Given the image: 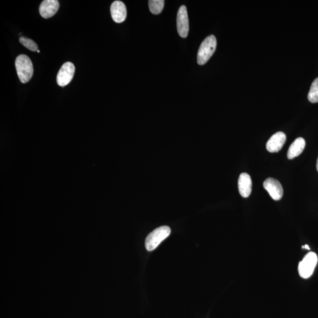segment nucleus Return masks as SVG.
<instances>
[{
    "label": "nucleus",
    "instance_id": "dca6fc26",
    "mask_svg": "<svg viewBox=\"0 0 318 318\" xmlns=\"http://www.w3.org/2000/svg\"><path fill=\"white\" fill-rule=\"evenodd\" d=\"M302 248H305L306 249V250H309L310 248L309 247V246L308 245V244H305V246H302Z\"/></svg>",
    "mask_w": 318,
    "mask_h": 318
},
{
    "label": "nucleus",
    "instance_id": "9b49d317",
    "mask_svg": "<svg viewBox=\"0 0 318 318\" xmlns=\"http://www.w3.org/2000/svg\"><path fill=\"white\" fill-rule=\"evenodd\" d=\"M251 178L246 173H242L238 179V188L240 194L243 197H248L252 192Z\"/></svg>",
    "mask_w": 318,
    "mask_h": 318
},
{
    "label": "nucleus",
    "instance_id": "9d476101",
    "mask_svg": "<svg viewBox=\"0 0 318 318\" xmlns=\"http://www.w3.org/2000/svg\"><path fill=\"white\" fill-rule=\"evenodd\" d=\"M111 15L113 20L117 23H123L127 17V9L124 4L120 1L112 3L111 7Z\"/></svg>",
    "mask_w": 318,
    "mask_h": 318
},
{
    "label": "nucleus",
    "instance_id": "423d86ee",
    "mask_svg": "<svg viewBox=\"0 0 318 318\" xmlns=\"http://www.w3.org/2000/svg\"><path fill=\"white\" fill-rule=\"evenodd\" d=\"M177 29L179 36L186 38L188 35L189 23L187 9L182 6L179 9L177 15Z\"/></svg>",
    "mask_w": 318,
    "mask_h": 318
},
{
    "label": "nucleus",
    "instance_id": "39448f33",
    "mask_svg": "<svg viewBox=\"0 0 318 318\" xmlns=\"http://www.w3.org/2000/svg\"><path fill=\"white\" fill-rule=\"evenodd\" d=\"M75 67L71 62L64 63L58 73L57 82L61 87H64L70 83L74 76Z\"/></svg>",
    "mask_w": 318,
    "mask_h": 318
},
{
    "label": "nucleus",
    "instance_id": "f03ea898",
    "mask_svg": "<svg viewBox=\"0 0 318 318\" xmlns=\"http://www.w3.org/2000/svg\"><path fill=\"white\" fill-rule=\"evenodd\" d=\"M217 41L215 36L210 35L208 36L201 44L197 53V63L199 65L206 64L213 56L217 49Z\"/></svg>",
    "mask_w": 318,
    "mask_h": 318
},
{
    "label": "nucleus",
    "instance_id": "ddd939ff",
    "mask_svg": "<svg viewBox=\"0 0 318 318\" xmlns=\"http://www.w3.org/2000/svg\"><path fill=\"white\" fill-rule=\"evenodd\" d=\"M164 5V1L163 0H150L149 2L150 11L155 15L162 12Z\"/></svg>",
    "mask_w": 318,
    "mask_h": 318
},
{
    "label": "nucleus",
    "instance_id": "2eb2a0df",
    "mask_svg": "<svg viewBox=\"0 0 318 318\" xmlns=\"http://www.w3.org/2000/svg\"><path fill=\"white\" fill-rule=\"evenodd\" d=\"M20 42L27 49L32 51V52H38V46L37 44L31 39L25 38V37H21L20 38Z\"/></svg>",
    "mask_w": 318,
    "mask_h": 318
},
{
    "label": "nucleus",
    "instance_id": "20e7f679",
    "mask_svg": "<svg viewBox=\"0 0 318 318\" xmlns=\"http://www.w3.org/2000/svg\"><path fill=\"white\" fill-rule=\"evenodd\" d=\"M317 263V257L315 253L310 252L305 255L303 260L299 262L298 271L302 278L307 279L311 276Z\"/></svg>",
    "mask_w": 318,
    "mask_h": 318
},
{
    "label": "nucleus",
    "instance_id": "0eeeda50",
    "mask_svg": "<svg viewBox=\"0 0 318 318\" xmlns=\"http://www.w3.org/2000/svg\"><path fill=\"white\" fill-rule=\"evenodd\" d=\"M264 187L273 200H279L282 199L283 188L276 179L270 178L266 179L264 182Z\"/></svg>",
    "mask_w": 318,
    "mask_h": 318
},
{
    "label": "nucleus",
    "instance_id": "4468645a",
    "mask_svg": "<svg viewBox=\"0 0 318 318\" xmlns=\"http://www.w3.org/2000/svg\"><path fill=\"white\" fill-rule=\"evenodd\" d=\"M308 98L312 103L318 102V78L313 82L308 95Z\"/></svg>",
    "mask_w": 318,
    "mask_h": 318
},
{
    "label": "nucleus",
    "instance_id": "6e6552de",
    "mask_svg": "<svg viewBox=\"0 0 318 318\" xmlns=\"http://www.w3.org/2000/svg\"><path fill=\"white\" fill-rule=\"evenodd\" d=\"M286 140V134L282 131H279L274 134L267 142L266 149L270 153L278 152L282 148Z\"/></svg>",
    "mask_w": 318,
    "mask_h": 318
},
{
    "label": "nucleus",
    "instance_id": "f257e3e1",
    "mask_svg": "<svg viewBox=\"0 0 318 318\" xmlns=\"http://www.w3.org/2000/svg\"><path fill=\"white\" fill-rule=\"evenodd\" d=\"M16 68L18 78L21 83L30 81L33 75V65L30 58L26 55L21 54L16 60Z\"/></svg>",
    "mask_w": 318,
    "mask_h": 318
},
{
    "label": "nucleus",
    "instance_id": "7ed1b4c3",
    "mask_svg": "<svg viewBox=\"0 0 318 318\" xmlns=\"http://www.w3.org/2000/svg\"><path fill=\"white\" fill-rule=\"evenodd\" d=\"M171 229L167 226H162L150 233L146 237L145 246L148 251L155 250L161 242L169 237Z\"/></svg>",
    "mask_w": 318,
    "mask_h": 318
},
{
    "label": "nucleus",
    "instance_id": "f8f14e48",
    "mask_svg": "<svg viewBox=\"0 0 318 318\" xmlns=\"http://www.w3.org/2000/svg\"><path fill=\"white\" fill-rule=\"evenodd\" d=\"M306 142L304 138L299 137L297 138L290 146L288 152V158L293 159L296 157L300 155L305 148Z\"/></svg>",
    "mask_w": 318,
    "mask_h": 318
},
{
    "label": "nucleus",
    "instance_id": "f3484780",
    "mask_svg": "<svg viewBox=\"0 0 318 318\" xmlns=\"http://www.w3.org/2000/svg\"><path fill=\"white\" fill-rule=\"evenodd\" d=\"M316 169L318 171V158H317V163H316Z\"/></svg>",
    "mask_w": 318,
    "mask_h": 318
},
{
    "label": "nucleus",
    "instance_id": "1a4fd4ad",
    "mask_svg": "<svg viewBox=\"0 0 318 318\" xmlns=\"http://www.w3.org/2000/svg\"><path fill=\"white\" fill-rule=\"evenodd\" d=\"M59 7L57 0H45L40 6V15L45 18L52 17L57 13Z\"/></svg>",
    "mask_w": 318,
    "mask_h": 318
}]
</instances>
